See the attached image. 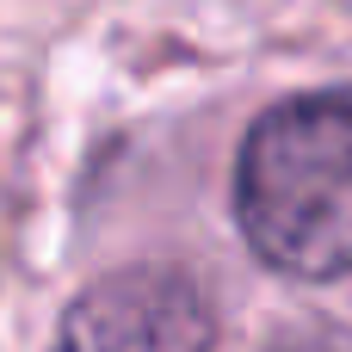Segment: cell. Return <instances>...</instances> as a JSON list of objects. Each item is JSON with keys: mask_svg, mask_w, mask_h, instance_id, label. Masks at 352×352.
Instances as JSON below:
<instances>
[{"mask_svg": "<svg viewBox=\"0 0 352 352\" xmlns=\"http://www.w3.org/2000/svg\"><path fill=\"white\" fill-rule=\"evenodd\" d=\"M235 229L285 278L352 272V87L278 99L235 155Z\"/></svg>", "mask_w": 352, "mask_h": 352, "instance_id": "obj_1", "label": "cell"}, {"mask_svg": "<svg viewBox=\"0 0 352 352\" xmlns=\"http://www.w3.org/2000/svg\"><path fill=\"white\" fill-rule=\"evenodd\" d=\"M204 340L210 316L198 285L161 266L93 285L56 328V352H204Z\"/></svg>", "mask_w": 352, "mask_h": 352, "instance_id": "obj_2", "label": "cell"}, {"mask_svg": "<svg viewBox=\"0 0 352 352\" xmlns=\"http://www.w3.org/2000/svg\"><path fill=\"white\" fill-rule=\"evenodd\" d=\"M285 352H346V346H285Z\"/></svg>", "mask_w": 352, "mask_h": 352, "instance_id": "obj_3", "label": "cell"}]
</instances>
